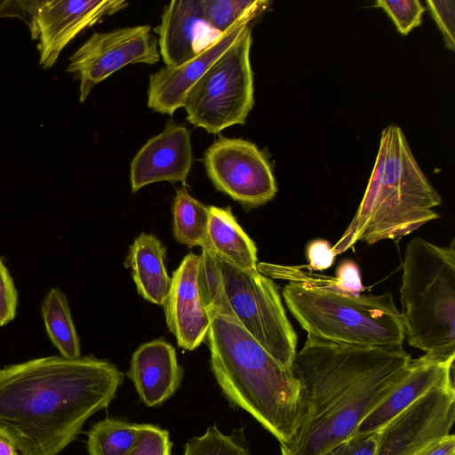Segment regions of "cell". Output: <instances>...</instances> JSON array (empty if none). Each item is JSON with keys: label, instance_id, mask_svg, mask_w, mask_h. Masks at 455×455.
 I'll list each match as a JSON object with an SVG mask.
<instances>
[{"label": "cell", "instance_id": "1", "mask_svg": "<svg viewBox=\"0 0 455 455\" xmlns=\"http://www.w3.org/2000/svg\"><path fill=\"white\" fill-rule=\"evenodd\" d=\"M403 346L366 347L307 336L291 371L299 387V419L282 455H323L353 435L358 425L404 373Z\"/></svg>", "mask_w": 455, "mask_h": 455}, {"label": "cell", "instance_id": "2", "mask_svg": "<svg viewBox=\"0 0 455 455\" xmlns=\"http://www.w3.org/2000/svg\"><path fill=\"white\" fill-rule=\"evenodd\" d=\"M116 365L92 355H51L0 369V434L21 455H58L86 420L105 409L123 381Z\"/></svg>", "mask_w": 455, "mask_h": 455}, {"label": "cell", "instance_id": "3", "mask_svg": "<svg viewBox=\"0 0 455 455\" xmlns=\"http://www.w3.org/2000/svg\"><path fill=\"white\" fill-rule=\"evenodd\" d=\"M211 368L227 400L251 415L280 444L293 436L299 387L235 320L210 313Z\"/></svg>", "mask_w": 455, "mask_h": 455}, {"label": "cell", "instance_id": "4", "mask_svg": "<svg viewBox=\"0 0 455 455\" xmlns=\"http://www.w3.org/2000/svg\"><path fill=\"white\" fill-rule=\"evenodd\" d=\"M441 204V196L418 164L403 131L390 124L381 132L360 205L332 251L341 254L360 242L398 241L438 219L434 208Z\"/></svg>", "mask_w": 455, "mask_h": 455}, {"label": "cell", "instance_id": "5", "mask_svg": "<svg viewBox=\"0 0 455 455\" xmlns=\"http://www.w3.org/2000/svg\"><path fill=\"white\" fill-rule=\"evenodd\" d=\"M198 287L210 313L235 320L283 368L290 370L297 335L275 283L257 270L241 269L202 247Z\"/></svg>", "mask_w": 455, "mask_h": 455}, {"label": "cell", "instance_id": "6", "mask_svg": "<svg viewBox=\"0 0 455 455\" xmlns=\"http://www.w3.org/2000/svg\"><path fill=\"white\" fill-rule=\"evenodd\" d=\"M400 287L404 339L440 357H455V246L421 237L406 245Z\"/></svg>", "mask_w": 455, "mask_h": 455}, {"label": "cell", "instance_id": "7", "mask_svg": "<svg viewBox=\"0 0 455 455\" xmlns=\"http://www.w3.org/2000/svg\"><path fill=\"white\" fill-rule=\"evenodd\" d=\"M285 304L307 336L348 346H403V324L392 293L347 295L289 283Z\"/></svg>", "mask_w": 455, "mask_h": 455}, {"label": "cell", "instance_id": "8", "mask_svg": "<svg viewBox=\"0 0 455 455\" xmlns=\"http://www.w3.org/2000/svg\"><path fill=\"white\" fill-rule=\"evenodd\" d=\"M251 43L248 24L189 90L183 108L194 126L219 133L229 126L245 124L254 105Z\"/></svg>", "mask_w": 455, "mask_h": 455}, {"label": "cell", "instance_id": "9", "mask_svg": "<svg viewBox=\"0 0 455 455\" xmlns=\"http://www.w3.org/2000/svg\"><path fill=\"white\" fill-rule=\"evenodd\" d=\"M157 46L149 25L94 32L71 55L67 68L80 80L79 101H85L97 84L127 65L156 64L160 59Z\"/></svg>", "mask_w": 455, "mask_h": 455}, {"label": "cell", "instance_id": "10", "mask_svg": "<svg viewBox=\"0 0 455 455\" xmlns=\"http://www.w3.org/2000/svg\"><path fill=\"white\" fill-rule=\"evenodd\" d=\"M204 167L215 188L245 208L262 205L277 192L267 159L251 141L220 137L205 151Z\"/></svg>", "mask_w": 455, "mask_h": 455}, {"label": "cell", "instance_id": "11", "mask_svg": "<svg viewBox=\"0 0 455 455\" xmlns=\"http://www.w3.org/2000/svg\"><path fill=\"white\" fill-rule=\"evenodd\" d=\"M454 420L451 380L430 389L381 427L375 455H417L451 435Z\"/></svg>", "mask_w": 455, "mask_h": 455}, {"label": "cell", "instance_id": "12", "mask_svg": "<svg viewBox=\"0 0 455 455\" xmlns=\"http://www.w3.org/2000/svg\"><path fill=\"white\" fill-rule=\"evenodd\" d=\"M127 5L124 0H42L36 17L41 67L52 68L78 34Z\"/></svg>", "mask_w": 455, "mask_h": 455}, {"label": "cell", "instance_id": "13", "mask_svg": "<svg viewBox=\"0 0 455 455\" xmlns=\"http://www.w3.org/2000/svg\"><path fill=\"white\" fill-rule=\"evenodd\" d=\"M193 163L190 133L185 125L169 120L164 131L150 138L131 162L133 193L158 181H185Z\"/></svg>", "mask_w": 455, "mask_h": 455}, {"label": "cell", "instance_id": "14", "mask_svg": "<svg viewBox=\"0 0 455 455\" xmlns=\"http://www.w3.org/2000/svg\"><path fill=\"white\" fill-rule=\"evenodd\" d=\"M200 259V255L193 252L183 258L172 273L164 304L166 324L179 347L187 350H194L201 345L211 323L198 287Z\"/></svg>", "mask_w": 455, "mask_h": 455}, {"label": "cell", "instance_id": "15", "mask_svg": "<svg viewBox=\"0 0 455 455\" xmlns=\"http://www.w3.org/2000/svg\"><path fill=\"white\" fill-rule=\"evenodd\" d=\"M454 359L424 354L410 361L385 398L358 425L355 434L378 432L395 416L433 387L453 380Z\"/></svg>", "mask_w": 455, "mask_h": 455}, {"label": "cell", "instance_id": "16", "mask_svg": "<svg viewBox=\"0 0 455 455\" xmlns=\"http://www.w3.org/2000/svg\"><path fill=\"white\" fill-rule=\"evenodd\" d=\"M155 32L158 35L159 53L168 67L193 59L223 35L205 22L201 0L169 3Z\"/></svg>", "mask_w": 455, "mask_h": 455}, {"label": "cell", "instance_id": "17", "mask_svg": "<svg viewBox=\"0 0 455 455\" xmlns=\"http://www.w3.org/2000/svg\"><path fill=\"white\" fill-rule=\"evenodd\" d=\"M251 21L236 24L193 59L177 67L165 66L150 75L148 89V108L170 116L183 108L189 90Z\"/></svg>", "mask_w": 455, "mask_h": 455}, {"label": "cell", "instance_id": "18", "mask_svg": "<svg viewBox=\"0 0 455 455\" xmlns=\"http://www.w3.org/2000/svg\"><path fill=\"white\" fill-rule=\"evenodd\" d=\"M127 376L148 407L169 399L180 387L183 371L175 348L164 339L141 344L132 354Z\"/></svg>", "mask_w": 455, "mask_h": 455}, {"label": "cell", "instance_id": "19", "mask_svg": "<svg viewBox=\"0 0 455 455\" xmlns=\"http://www.w3.org/2000/svg\"><path fill=\"white\" fill-rule=\"evenodd\" d=\"M165 256V248L156 235L141 233L130 245L125 259L138 293L160 306H164L172 283L164 265Z\"/></svg>", "mask_w": 455, "mask_h": 455}, {"label": "cell", "instance_id": "20", "mask_svg": "<svg viewBox=\"0 0 455 455\" xmlns=\"http://www.w3.org/2000/svg\"><path fill=\"white\" fill-rule=\"evenodd\" d=\"M204 246L241 269L257 270L255 243L238 224L230 207H209L207 239Z\"/></svg>", "mask_w": 455, "mask_h": 455}, {"label": "cell", "instance_id": "21", "mask_svg": "<svg viewBox=\"0 0 455 455\" xmlns=\"http://www.w3.org/2000/svg\"><path fill=\"white\" fill-rule=\"evenodd\" d=\"M257 269L266 276L284 279L314 291L358 295L363 290L359 267L351 259L339 263L336 276L316 274L308 265L283 266L259 262Z\"/></svg>", "mask_w": 455, "mask_h": 455}, {"label": "cell", "instance_id": "22", "mask_svg": "<svg viewBox=\"0 0 455 455\" xmlns=\"http://www.w3.org/2000/svg\"><path fill=\"white\" fill-rule=\"evenodd\" d=\"M46 332L60 355L69 359L81 356L80 342L66 295L52 288L41 305Z\"/></svg>", "mask_w": 455, "mask_h": 455}, {"label": "cell", "instance_id": "23", "mask_svg": "<svg viewBox=\"0 0 455 455\" xmlns=\"http://www.w3.org/2000/svg\"><path fill=\"white\" fill-rule=\"evenodd\" d=\"M172 216L174 238L180 243L190 248L205 243L209 207L193 197L184 187L176 189Z\"/></svg>", "mask_w": 455, "mask_h": 455}, {"label": "cell", "instance_id": "24", "mask_svg": "<svg viewBox=\"0 0 455 455\" xmlns=\"http://www.w3.org/2000/svg\"><path fill=\"white\" fill-rule=\"evenodd\" d=\"M140 424L115 419L94 423L87 432L90 455H124L135 443Z\"/></svg>", "mask_w": 455, "mask_h": 455}, {"label": "cell", "instance_id": "25", "mask_svg": "<svg viewBox=\"0 0 455 455\" xmlns=\"http://www.w3.org/2000/svg\"><path fill=\"white\" fill-rule=\"evenodd\" d=\"M205 22L225 34L236 24L252 20L270 4L264 0H201Z\"/></svg>", "mask_w": 455, "mask_h": 455}, {"label": "cell", "instance_id": "26", "mask_svg": "<svg viewBox=\"0 0 455 455\" xmlns=\"http://www.w3.org/2000/svg\"><path fill=\"white\" fill-rule=\"evenodd\" d=\"M183 455H251L243 427L225 435L214 425L201 436L189 439Z\"/></svg>", "mask_w": 455, "mask_h": 455}, {"label": "cell", "instance_id": "27", "mask_svg": "<svg viewBox=\"0 0 455 455\" xmlns=\"http://www.w3.org/2000/svg\"><path fill=\"white\" fill-rule=\"evenodd\" d=\"M375 5L387 13L396 26L397 30L403 35H407L421 24L425 11V7L418 0H378Z\"/></svg>", "mask_w": 455, "mask_h": 455}, {"label": "cell", "instance_id": "28", "mask_svg": "<svg viewBox=\"0 0 455 455\" xmlns=\"http://www.w3.org/2000/svg\"><path fill=\"white\" fill-rule=\"evenodd\" d=\"M171 448L167 430L150 424H140L135 443L124 455H171Z\"/></svg>", "mask_w": 455, "mask_h": 455}, {"label": "cell", "instance_id": "29", "mask_svg": "<svg viewBox=\"0 0 455 455\" xmlns=\"http://www.w3.org/2000/svg\"><path fill=\"white\" fill-rule=\"evenodd\" d=\"M427 5L442 32L445 46L449 50L454 51L455 2L452 0H427Z\"/></svg>", "mask_w": 455, "mask_h": 455}, {"label": "cell", "instance_id": "30", "mask_svg": "<svg viewBox=\"0 0 455 455\" xmlns=\"http://www.w3.org/2000/svg\"><path fill=\"white\" fill-rule=\"evenodd\" d=\"M17 305V289L7 267L0 258V327L15 318Z\"/></svg>", "mask_w": 455, "mask_h": 455}, {"label": "cell", "instance_id": "31", "mask_svg": "<svg viewBox=\"0 0 455 455\" xmlns=\"http://www.w3.org/2000/svg\"><path fill=\"white\" fill-rule=\"evenodd\" d=\"M378 432L354 434L323 455H375Z\"/></svg>", "mask_w": 455, "mask_h": 455}, {"label": "cell", "instance_id": "32", "mask_svg": "<svg viewBox=\"0 0 455 455\" xmlns=\"http://www.w3.org/2000/svg\"><path fill=\"white\" fill-rule=\"evenodd\" d=\"M42 0L0 1V18L18 17L30 28L32 38L36 39V17Z\"/></svg>", "mask_w": 455, "mask_h": 455}, {"label": "cell", "instance_id": "33", "mask_svg": "<svg viewBox=\"0 0 455 455\" xmlns=\"http://www.w3.org/2000/svg\"><path fill=\"white\" fill-rule=\"evenodd\" d=\"M331 248L332 245L323 239H316L310 242L306 250L309 263L308 267L315 271H323L330 268L336 257Z\"/></svg>", "mask_w": 455, "mask_h": 455}, {"label": "cell", "instance_id": "34", "mask_svg": "<svg viewBox=\"0 0 455 455\" xmlns=\"http://www.w3.org/2000/svg\"><path fill=\"white\" fill-rule=\"evenodd\" d=\"M417 455H455V435H449Z\"/></svg>", "mask_w": 455, "mask_h": 455}, {"label": "cell", "instance_id": "35", "mask_svg": "<svg viewBox=\"0 0 455 455\" xmlns=\"http://www.w3.org/2000/svg\"><path fill=\"white\" fill-rule=\"evenodd\" d=\"M0 455H21L14 444L0 434Z\"/></svg>", "mask_w": 455, "mask_h": 455}]
</instances>
